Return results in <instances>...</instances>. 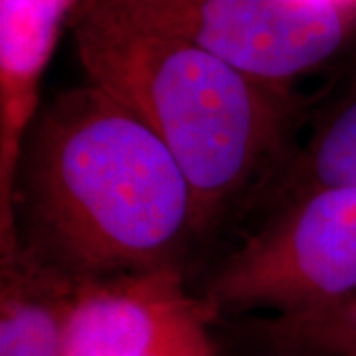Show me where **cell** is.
<instances>
[{
    "instance_id": "1",
    "label": "cell",
    "mask_w": 356,
    "mask_h": 356,
    "mask_svg": "<svg viewBox=\"0 0 356 356\" xmlns=\"http://www.w3.org/2000/svg\"><path fill=\"white\" fill-rule=\"evenodd\" d=\"M20 242L67 277L107 280L175 266L200 229L188 178L163 140L95 86L58 95L24 140Z\"/></svg>"
},
{
    "instance_id": "2",
    "label": "cell",
    "mask_w": 356,
    "mask_h": 356,
    "mask_svg": "<svg viewBox=\"0 0 356 356\" xmlns=\"http://www.w3.org/2000/svg\"><path fill=\"white\" fill-rule=\"evenodd\" d=\"M72 26L89 83L137 115L177 159L194 191L200 228L277 153L291 113L283 88L99 0H81Z\"/></svg>"
},
{
    "instance_id": "3",
    "label": "cell",
    "mask_w": 356,
    "mask_h": 356,
    "mask_svg": "<svg viewBox=\"0 0 356 356\" xmlns=\"http://www.w3.org/2000/svg\"><path fill=\"white\" fill-rule=\"evenodd\" d=\"M356 297V191L299 194L220 269L206 293L216 311L297 315Z\"/></svg>"
},
{
    "instance_id": "4",
    "label": "cell",
    "mask_w": 356,
    "mask_h": 356,
    "mask_svg": "<svg viewBox=\"0 0 356 356\" xmlns=\"http://www.w3.org/2000/svg\"><path fill=\"white\" fill-rule=\"evenodd\" d=\"M99 2L273 88L327 62L343 46L356 16L323 0Z\"/></svg>"
},
{
    "instance_id": "5",
    "label": "cell",
    "mask_w": 356,
    "mask_h": 356,
    "mask_svg": "<svg viewBox=\"0 0 356 356\" xmlns=\"http://www.w3.org/2000/svg\"><path fill=\"white\" fill-rule=\"evenodd\" d=\"M212 309L184 289L177 266L77 283L65 356H165L210 343Z\"/></svg>"
},
{
    "instance_id": "6",
    "label": "cell",
    "mask_w": 356,
    "mask_h": 356,
    "mask_svg": "<svg viewBox=\"0 0 356 356\" xmlns=\"http://www.w3.org/2000/svg\"><path fill=\"white\" fill-rule=\"evenodd\" d=\"M81 0H0V252L18 248L16 182L40 83Z\"/></svg>"
},
{
    "instance_id": "7",
    "label": "cell",
    "mask_w": 356,
    "mask_h": 356,
    "mask_svg": "<svg viewBox=\"0 0 356 356\" xmlns=\"http://www.w3.org/2000/svg\"><path fill=\"white\" fill-rule=\"evenodd\" d=\"M77 283L20 243L2 257L0 356H65V323Z\"/></svg>"
},
{
    "instance_id": "8",
    "label": "cell",
    "mask_w": 356,
    "mask_h": 356,
    "mask_svg": "<svg viewBox=\"0 0 356 356\" xmlns=\"http://www.w3.org/2000/svg\"><path fill=\"white\" fill-rule=\"evenodd\" d=\"M301 192L356 191V102L334 115L309 145L299 172Z\"/></svg>"
},
{
    "instance_id": "9",
    "label": "cell",
    "mask_w": 356,
    "mask_h": 356,
    "mask_svg": "<svg viewBox=\"0 0 356 356\" xmlns=\"http://www.w3.org/2000/svg\"><path fill=\"white\" fill-rule=\"evenodd\" d=\"M280 343L329 356H356V297L339 305L281 315L269 323Z\"/></svg>"
},
{
    "instance_id": "10",
    "label": "cell",
    "mask_w": 356,
    "mask_h": 356,
    "mask_svg": "<svg viewBox=\"0 0 356 356\" xmlns=\"http://www.w3.org/2000/svg\"><path fill=\"white\" fill-rule=\"evenodd\" d=\"M323 2H329L332 6H339L343 10H348V13L356 14V0H323Z\"/></svg>"
}]
</instances>
